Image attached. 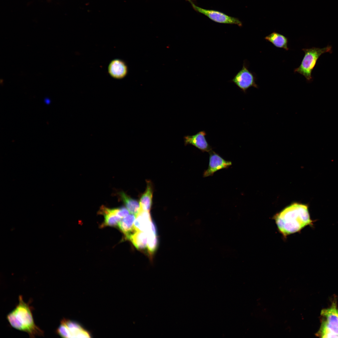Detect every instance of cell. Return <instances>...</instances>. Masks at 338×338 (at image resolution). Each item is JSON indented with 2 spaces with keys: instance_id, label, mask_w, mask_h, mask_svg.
Wrapping results in <instances>:
<instances>
[{
  "instance_id": "5bb4252c",
  "label": "cell",
  "mask_w": 338,
  "mask_h": 338,
  "mask_svg": "<svg viewBox=\"0 0 338 338\" xmlns=\"http://www.w3.org/2000/svg\"><path fill=\"white\" fill-rule=\"evenodd\" d=\"M136 218L135 215L131 214L125 217L119 222L118 228L126 237L136 231L134 227Z\"/></svg>"
},
{
  "instance_id": "4fadbf2b",
  "label": "cell",
  "mask_w": 338,
  "mask_h": 338,
  "mask_svg": "<svg viewBox=\"0 0 338 338\" xmlns=\"http://www.w3.org/2000/svg\"><path fill=\"white\" fill-rule=\"evenodd\" d=\"M100 213L104 216V221L103 225L116 227L118 226L121 218L117 216L113 212L112 208H108L102 206L100 208Z\"/></svg>"
},
{
  "instance_id": "ffe728a7",
  "label": "cell",
  "mask_w": 338,
  "mask_h": 338,
  "mask_svg": "<svg viewBox=\"0 0 338 338\" xmlns=\"http://www.w3.org/2000/svg\"><path fill=\"white\" fill-rule=\"evenodd\" d=\"M112 209L115 214L121 218L129 215L130 213L128 209L124 207Z\"/></svg>"
},
{
  "instance_id": "7c38bea8",
  "label": "cell",
  "mask_w": 338,
  "mask_h": 338,
  "mask_svg": "<svg viewBox=\"0 0 338 338\" xmlns=\"http://www.w3.org/2000/svg\"><path fill=\"white\" fill-rule=\"evenodd\" d=\"M126 238L138 249L143 250L147 247L148 234L146 232L135 231Z\"/></svg>"
},
{
  "instance_id": "8fae6325",
  "label": "cell",
  "mask_w": 338,
  "mask_h": 338,
  "mask_svg": "<svg viewBox=\"0 0 338 338\" xmlns=\"http://www.w3.org/2000/svg\"><path fill=\"white\" fill-rule=\"evenodd\" d=\"M152 221L149 212L140 211L136 216L134 223V228L136 231L146 232Z\"/></svg>"
},
{
  "instance_id": "ba28073f",
  "label": "cell",
  "mask_w": 338,
  "mask_h": 338,
  "mask_svg": "<svg viewBox=\"0 0 338 338\" xmlns=\"http://www.w3.org/2000/svg\"><path fill=\"white\" fill-rule=\"evenodd\" d=\"M206 135L205 131H201L193 135L185 136L184 137L185 145H191L202 152L209 153L212 148L207 141Z\"/></svg>"
},
{
  "instance_id": "3957f363",
  "label": "cell",
  "mask_w": 338,
  "mask_h": 338,
  "mask_svg": "<svg viewBox=\"0 0 338 338\" xmlns=\"http://www.w3.org/2000/svg\"><path fill=\"white\" fill-rule=\"evenodd\" d=\"M305 53L304 58L300 66L294 70V72L298 73L303 76L309 81L312 80L311 73L317 61L320 56L325 53H331L332 47L328 45L322 48L312 47L303 49Z\"/></svg>"
},
{
  "instance_id": "ac0fdd59",
  "label": "cell",
  "mask_w": 338,
  "mask_h": 338,
  "mask_svg": "<svg viewBox=\"0 0 338 338\" xmlns=\"http://www.w3.org/2000/svg\"><path fill=\"white\" fill-rule=\"evenodd\" d=\"M147 248L151 254L154 253L157 250L158 244L157 235L151 232H148Z\"/></svg>"
},
{
  "instance_id": "44dd1931",
  "label": "cell",
  "mask_w": 338,
  "mask_h": 338,
  "mask_svg": "<svg viewBox=\"0 0 338 338\" xmlns=\"http://www.w3.org/2000/svg\"></svg>"
},
{
  "instance_id": "277c9868",
  "label": "cell",
  "mask_w": 338,
  "mask_h": 338,
  "mask_svg": "<svg viewBox=\"0 0 338 338\" xmlns=\"http://www.w3.org/2000/svg\"><path fill=\"white\" fill-rule=\"evenodd\" d=\"M56 333L63 338H90V333L75 321L64 318L60 321Z\"/></svg>"
},
{
  "instance_id": "8992f818",
  "label": "cell",
  "mask_w": 338,
  "mask_h": 338,
  "mask_svg": "<svg viewBox=\"0 0 338 338\" xmlns=\"http://www.w3.org/2000/svg\"><path fill=\"white\" fill-rule=\"evenodd\" d=\"M231 81L244 93L251 87L258 88L254 75L244 64L242 69L235 75Z\"/></svg>"
},
{
  "instance_id": "52a82bcc",
  "label": "cell",
  "mask_w": 338,
  "mask_h": 338,
  "mask_svg": "<svg viewBox=\"0 0 338 338\" xmlns=\"http://www.w3.org/2000/svg\"><path fill=\"white\" fill-rule=\"evenodd\" d=\"M209 153L208 166L203 172V177L212 176L217 171L227 169L232 165L231 161L225 160L215 151L212 150Z\"/></svg>"
},
{
  "instance_id": "5b68a950",
  "label": "cell",
  "mask_w": 338,
  "mask_h": 338,
  "mask_svg": "<svg viewBox=\"0 0 338 338\" xmlns=\"http://www.w3.org/2000/svg\"><path fill=\"white\" fill-rule=\"evenodd\" d=\"M186 0L191 4L195 11L205 15L214 22L220 23L236 24L239 27L242 26V22L237 18L229 16L218 11L202 8L195 5L192 0Z\"/></svg>"
},
{
  "instance_id": "9c48e42d",
  "label": "cell",
  "mask_w": 338,
  "mask_h": 338,
  "mask_svg": "<svg viewBox=\"0 0 338 338\" xmlns=\"http://www.w3.org/2000/svg\"><path fill=\"white\" fill-rule=\"evenodd\" d=\"M338 310L335 306L321 311V314L326 319L323 323L332 332L338 335Z\"/></svg>"
},
{
  "instance_id": "2e32d148",
  "label": "cell",
  "mask_w": 338,
  "mask_h": 338,
  "mask_svg": "<svg viewBox=\"0 0 338 338\" xmlns=\"http://www.w3.org/2000/svg\"><path fill=\"white\" fill-rule=\"evenodd\" d=\"M265 39L277 48H283L286 50H289L288 38L281 34L274 32L266 36Z\"/></svg>"
},
{
  "instance_id": "e0dca14e",
  "label": "cell",
  "mask_w": 338,
  "mask_h": 338,
  "mask_svg": "<svg viewBox=\"0 0 338 338\" xmlns=\"http://www.w3.org/2000/svg\"><path fill=\"white\" fill-rule=\"evenodd\" d=\"M120 197L129 212L136 216L140 210L139 203L123 192H120Z\"/></svg>"
},
{
  "instance_id": "6da1fadb",
  "label": "cell",
  "mask_w": 338,
  "mask_h": 338,
  "mask_svg": "<svg viewBox=\"0 0 338 338\" xmlns=\"http://www.w3.org/2000/svg\"><path fill=\"white\" fill-rule=\"evenodd\" d=\"M278 230L285 237L312 224L308 205L295 202L285 207L274 217Z\"/></svg>"
},
{
  "instance_id": "d6986e66",
  "label": "cell",
  "mask_w": 338,
  "mask_h": 338,
  "mask_svg": "<svg viewBox=\"0 0 338 338\" xmlns=\"http://www.w3.org/2000/svg\"><path fill=\"white\" fill-rule=\"evenodd\" d=\"M320 331V335L321 337L338 338V335L332 332L323 323Z\"/></svg>"
},
{
  "instance_id": "9a60e30c",
  "label": "cell",
  "mask_w": 338,
  "mask_h": 338,
  "mask_svg": "<svg viewBox=\"0 0 338 338\" xmlns=\"http://www.w3.org/2000/svg\"><path fill=\"white\" fill-rule=\"evenodd\" d=\"M153 190L150 182L147 183L145 192L141 197L139 204L140 211L149 212L152 202Z\"/></svg>"
},
{
  "instance_id": "30bf717a",
  "label": "cell",
  "mask_w": 338,
  "mask_h": 338,
  "mask_svg": "<svg viewBox=\"0 0 338 338\" xmlns=\"http://www.w3.org/2000/svg\"><path fill=\"white\" fill-rule=\"evenodd\" d=\"M108 71L113 78L121 79L126 75L128 72L127 67L123 60L115 59L110 63L108 67Z\"/></svg>"
},
{
  "instance_id": "7a4b0ae2",
  "label": "cell",
  "mask_w": 338,
  "mask_h": 338,
  "mask_svg": "<svg viewBox=\"0 0 338 338\" xmlns=\"http://www.w3.org/2000/svg\"><path fill=\"white\" fill-rule=\"evenodd\" d=\"M18 300V304L6 317L11 326L26 332L30 337L43 336L44 331L34 322L29 303L24 302L21 295L19 296Z\"/></svg>"
}]
</instances>
